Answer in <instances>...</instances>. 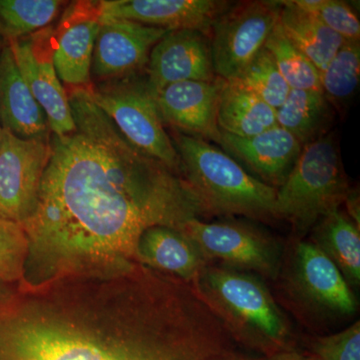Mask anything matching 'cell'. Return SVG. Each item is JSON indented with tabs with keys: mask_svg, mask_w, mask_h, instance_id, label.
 Returning a JSON list of instances; mask_svg holds the SVG:
<instances>
[{
	"mask_svg": "<svg viewBox=\"0 0 360 360\" xmlns=\"http://www.w3.org/2000/svg\"><path fill=\"white\" fill-rule=\"evenodd\" d=\"M75 129L51 136L37 205L23 222L26 269L42 283L68 274L136 266L146 229L182 231L205 208L182 175L142 153L92 101L89 87L68 92Z\"/></svg>",
	"mask_w": 360,
	"mask_h": 360,
	"instance_id": "cell-1",
	"label": "cell"
},
{
	"mask_svg": "<svg viewBox=\"0 0 360 360\" xmlns=\"http://www.w3.org/2000/svg\"><path fill=\"white\" fill-rule=\"evenodd\" d=\"M229 333L184 286L139 274L116 335L71 319L32 315L0 295V360H226Z\"/></svg>",
	"mask_w": 360,
	"mask_h": 360,
	"instance_id": "cell-2",
	"label": "cell"
},
{
	"mask_svg": "<svg viewBox=\"0 0 360 360\" xmlns=\"http://www.w3.org/2000/svg\"><path fill=\"white\" fill-rule=\"evenodd\" d=\"M189 284L234 342L264 357L293 349L290 321L255 274L210 262Z\"/></svg>",
	"mask_w": 360,
	"mask_h": 360,
	"instance_id": "cell-3",
	"label": "cell"
},
{
	"mask_svg": "<svg viewBox=\"0 0 360 360\" xmlns=\"http://www.w3.org/2000/svg\"><path fill=\"white\" fill-rule=\"evenodd\" d=\"M181 174L206 214L274 219L276 188L248 174L231 155L200 137L175 130Z\"/></svg>",
	"mask_w": 360,
	"mask_h": 360,
	"instance_id": "cell-4",
	"label": "cell"
},
{
	"mask_svg": "<svg viewBox=\"0 0 360 360\" xmlns=\"http://www.w3.org/2000/svg\"><path fill=\"white\" fill-rule=\"evenodd\" d=\"M349 191L335 142L324 135L303 146L288 179L277 188L274 219L288 220L304 233L340 208Z\"/></svg>",
	"mask_w": 360,
	"mask_h": 360,
	"instance_id": "cell-5",
	"label": "cell"
},
{
	"mask_svg": "<svg viewBox=\"0 0 360 360\" xmlns=\"http://www.w3.org/2000/svg\"><path fill=\"white\" fill-rule=\"evenodd\" d=\"M94 103L137 149L181 174V160L163 125L146 77L139 73L89 86Z\"/></svg>",
	"mask_w": 360,
	"mask_h": 360,
	"instance_id": "cell-6",
	"label": "cell"
},
{
	"mask_svg": "<svg viewBox=\"0 0 360 360\" xmlns=\"http://www.w3.org/2000/svg\"><path fill=\"white\" fill-rule=\"evenodd\" d=\"M186 232L210 262L276 279L281 269V248L265 231L246 222H187Z\"/></svg>",
	"mask_w": 360,
	"mask_h": 360,
	"instance_id": "cell-7",
	"label": "cell"
},
{
	"mask_svg": "<svg viewBox=\"0 0 360 360\" xmlns=\"http://www.w3.org/2000/svg\"><path fill=\"white\" fill-rule=\"evenodd\" d=\"M279 1H245L231 6L213 23L210 49L215 75L234 79L264 47L278 22Z\"/></svg>",
	"mask_w": 360,
	"mask_h": 360,
	"instance_id": "cell-8",
	"label": "cell"
},
{
	"mask_svg": "<svg viewBox=\"0 0 360 360\" xmlns=\"http://www.w3.org/2000/svg\"><path fill=\"white\" fill-rule=\"evenodd\" d=\"M288 288L310 311L322 316L354 315L357 300L338 266L311 241L300 240L290 257Z\"/></svg>",
	"mask_w": 360,
	"mask_h": 360,
	"instance_id": "cell-9",
	"label": "cell"
},
{
	"mask_svg": "<svg viewBox=\"0 0 360 360\" xmlns=\"http://www.w3.org/2000/svg\"><path fill=\"white\" fill-rule=\"evenodd\" d=\"M49 156L51 139H23L2 129L0 219L22 224L30 217Z\"/></svg>",
	"mask_w": 360,
	"mask_h": 360,
	"instance_id": "cell-10",
	"label": "cell"
},
{
	"mask_svg": "<svg viewBox=\"0 0 360 360\" xmlns=\"http://www.w3.org/2000/svg\"><path fill=\"white\" fill-rule=\"evenodd\" d=\"M54 34L56 30L47 26L30 37L6 44L11 45L21 77L44 110L51 134L65 135L72 132L75 125L68 91L53 65Z\"/></svg>",
	"mask_w": 360,
	"mask_h": 360,
	"instance_id": "cell-11",
	"label": "cell"
},
{
	"mask_svg": "<svg viewBox=\"0 0 360 360\" xmlns=\"http://www.w3.org/2000/svg\"><path fill=\"white\" fill-rule=\"evenodd\" d=\"M168 32L131 20L101 18L91 75L101 82L139 73L148 65L151 49Z\"/></svg>",
	"mask_w": 360,
	"mask_h": 360,
	"instance_id": "cell-12",
	"label": "cell"
},
{
	"mask_svg": "<svg viewBox=\"0 0 360 360\" xmlns=\"http://www.w3.org/2000/svg\"><path fill=\"white\" fill-rule=\"evenodd\" d=\"M146 77L153 96L179 82H214L217 77L205 33L193 30L168 32L151 49Z\"/></svg>",
	"mask_w": 360,
	"mask_h": 360,
	"instance_id": "cell-13",
	"label": "cell"
},
{
	"mask_svg": "<svg viewBox=\"0 0 360 360\" xmlns=\"http://www.w3.org/2000/svg\"><path fill=\"white\" fill-rule=\"evenodd\" d=\"M99 27V1H75L66 8L54 34L53 65L61 84L89 87Z\"/></svg>",
	"mask_w": 360,
	"mask_h": 360,
	"instance_id": "cell-14",
	"label": "cell"
},
{
	"mask_svg": "<svg viewBox=\"0 0 360 360\" xmlns=\"http://www.w3.org/2000/svg\"><path fill=\"white\" fill-rule=\"evenodd\" d=\"M217 0H103L101 18L135 21L167 30H193L210 35L214 21L231 6Z\"/></svg>",
	"mask_w": 360,
	"mask_h": 360,
	"instance_id": "cell-15",
	"label": "cell"
},
{
	"mask_svg": "<svg viewBox=\"0 0 360 360\" xmlns=\"http://www.w3.org/2000/svg\"><path fill=\"white\" fill-rule=\"evenodd\" d=\"M222 79L184 82L168 85L155 94L163 122L182 134L221 143L217 124V106Z\"/></svg>",
	"mask_w": 360,
	"mask_h": 360,
	"instance_id": "cell-16",
	"label": "cell"
},
{
	"mask_svg": "<svg viewBox=\"0 0 360 360\" xmlns=\"http://www.w3.org/2000/svg\"><path fill=\"white\" fill-rule=\"evenodd\" d=\"M220 146L245 163L260 181L276 189L288 179L303 148L292 134L279 125L248 137L222 132Z\"/></svg>",
	"mask_w": 360,
	"mask_h": 360,
	"instance_id": "cell-17",
	"label": "cell"
},
{
	"mask_svg": "<svg viewBox=\"0 0 360 360\" xmlns=\"http://www.w3.org/2000/svg\"><path fill=\"white\" fill-rule=\"evenodd\" d=\"M0 127L23 139H51L41 106L21 77L11 45L0 51Z\"/></svg>",
	"mask_w": 360,
	"mask_h": 360,
	"instance_id": "cell-18",
	"label": "cell"
},
{
	"mask_svg": "<svg viewBox=\"0 0 360 360\" xmlns=\"http://www.w3.org/2000/svg\"><path fill=\"white\" fill-rule=\"evenodd\" d=\"M136 259L187 283H193L203 267L210 264L186 232L167 226H153L142 233L137 245Z\"/></svg>",
	"mask_w": 360,
	"mask_h": 360,
	"instance_id": "cell-19",
	"label": "cell"
},
{
	"mask_svg": "<svg viewBox=\"0 0 360 360\" xmlns=\"http://www.w3.org/2000/svg\"><path fill=\"white\" fill-rule=\"evenodd\" d=\"M314 243L340 269L348 285H360V227L340 208L322 217L314 226Z\"/></svg>",
	"mask_w": 360,
	"mask_h": 360,
	"instance_id": "cell-20",
	"label": "cell"
},
{
	"mask_svg": "<svg viewBox=\"0 0 360 360\" xmlns=\"http://www.w3.org/2000/svg\"><path fill=\"white\" fill-rule=\"evenodd\" d=\"M217 124L225 134L252 136L276 127V110L250 90L222 79Z\"/></svg>",
	"mask_w": 360,
	"mask_h": 360,
	"instance_id": "cell-21",
	"label": "cell"
},
{
	"mask_svg": "<svg viewBox=\"0 0 360 360\" xmlns=\"http://www.w3.org/2000/svg\"><path fill=\"white\" fill-rule=\"evenodd\" d=\"M281 4L278 23L288 37L321 71L340 51L345 40L323 23L295 6L291 0Z\"/></svg>",
	"mask_w": 360,
	"mask_h": 360,
	"instance_id": "cell-22",
	"label": "cell"
},
{
	"mask_svg": "<svg viewBox=\"0 0 360 360\" xmlns=\"http://www.w3.org/2000/svg\"><path fill=\"white\" fill-rule=\"evenodd\" d=\"M333 120L330 103L322 92L290 89L276 110L277 125L297 139L302 146L324 136Z\"/></svg>",
	"mask_w": 360,
	"mask_h": 360,
	"instance_id": "cell-23",
	"label": "cell"
},
{
	"mask_svg": "<svg viewBox=\"0 0 360 360\" xmlns=\"http://www.w3.org/2000/svg\"><path fill=\"white\" fill-rule=\"evenodd\" d=\"M65 6L60 0H0V39L11 42L44 30Z\"/></svg>",
	"mask_w": 360,
	"mask_h": 360,
	"instance_id": "cell-24",
	"label": "cell"
},
{
	"mask_svg": "<svg viewBox=\"0 0 360 360\" xmlns=\"http://www.w3.org/2000/svg\"><path fill=\"white\" fill-rule=\"evenodd\" d=\"M290 89L321 91L319 70L277 22L264 44Z\"/></svg>",
	"mask_w": 360,
	"mask_h": 360,
	"instance_id": "cell-25",
	"label": "cell"
},
{
	"mask_svg": "<svg viewBox=\"0 0 360 360\" xmlns=\"http://www.w3.org/2000/svg\"><path fill=\"white\" fill-rule=\"evenodd\" d=\"M319 77L322 94L328 103L338 106L347 104L359 84V41L345 40Z\"/></svg>",
	"mask_w": 360,
	"mask_h": 360,
	"instance_id": "cell-26",
	"label": "cell"
},
{
	"mask_svg": "<svg viewBox=\"0 0 360 360\" xmlns=\"http://www.w3.org/2000/svg\"><path fill=\"white\" fill-rule=\"evenodd\" d=\"M229 82L250 90L276 110L283 105L290 91L265 47L238 77Z\"/></svg>",
	"mask_w": 360,
	"mask_h": 360,
	"instance_id": "cell-27",
	"label": "cell"
},
{
	"mask_svg": "<svg viewBox=\"0 0 360 360\" xmlns=\"http://www.w3.org/2000/svg\"><path fill=\"white\" fill-rule=\"evenodd\" d=\"M27 255L28 238L23 225L0 219V283L22 279Z\"/></svg>",
	"mask_w": 360,
	"mask_h": 360,
	"instance_id": "cell-28",
	"label": "cell"
},
{
	"mask_svg": "<svg viewBox=\"0 0 360 360\" xmlns=\"http://www.w3.org/2000/svg\"><path fill=\"white\" fill-rule=\"evenodd\" d=\"M345 40L359 41L360 22L347 2L340 0H291Z\"/></svg>",
	"mask_w": 360,
	"mask_h": 360,
	"instance_id": "cell-29",
	"label": "cell"
},
{
	"mask_svg": "<svg viewBox=\"0 0 360 360\" xmlns=\"http://www.w3.org/2000/svg\"><path fill=\"white\" fill-rule=\"evenodd\" d=\"M315 360H360V322L335 335L319 336L310 343Z\"/></svg>",
	"mask_w": 360,
	"mask_h": 360,
	"instance_id": "cell-30",
	"label": "cell"
},
{
	"mask_svg": "<svg viewBox=\"0 0 360 360\" xmlns=\"http://www.w3.org/2000/svg\"><path fill=\"white\" fill-rule=\"evenodd\" d=\"M343 203L347 205L348 217L354 220L357 226L360 227L359 195L356 193V191H349Z\"/></svg>",
	"mask_w": 360,
	"mask_h": 360,
	"instance_id": "cell-31",
	"label": "cell"
},
{
	"mask_svg": "<svg viewBox=\"0 0 360 360\" xmlns=\"http://www.w3.org/2000/svg\"><path fill=\"white\" fill-rule=\"evenodd\" d=\"M262 360H315L311 355L303 354L297 352L295 348L293 349L285 350V352H278L271 355V356L264 357Z\"/></svg>",
	"mask_w": 360,
	"mask_h": 360,
	"instance_id": "cell-32",
	"label": "cell"
},
{
	"mask_svg": "<svg viewBox=\"0 0 360 360\" xmlns=\"http://www.w3.org/2000/svg\"><path fill=\"white\" fill-rule=\"evenodd\" d=\"M229 360H262V359H253V357L248 356V355H245L243 354H241V352H236V354L232 355L231 359Z\"/></svg>",
	"mask_w": 360,
	"mask_h": 360,
	"instance_id": "cell-33",
	"label": "cell"
},
{
	"mask_svg": "<svg viewBox=\"0 0 360 360\" xmlns=\"http://www.w3.org/2000/svg\"><path fill=\"white\" fill-rule=\"evenodd\" d=\"M4 44H6V42L4 41V40H2L1 39H0V51H1L2 47L4 46Z\"/></svg>",
	"mask_w": 360,
	"mask_h": 360,
	"instance_id": "cell-34",
	"label": "cell"
},
{
	"mask_svg": "<svg viewBox=\"0 0 360 360\" xmlns=\"http://www.w3.org/2000/svg\"><path fill=\"white\" fill-rule=\"evenodd\" d=\"M1 131H2V129H1V127H0V137H1Z\"/></svg>",
	"mask_w": 360,
	"mask_h": 360,
	"instance_id": "cell-35",
	"label": "cell"
}]
</instances>
